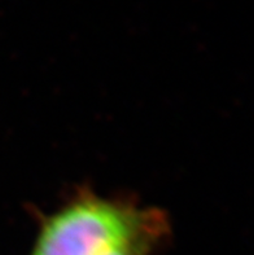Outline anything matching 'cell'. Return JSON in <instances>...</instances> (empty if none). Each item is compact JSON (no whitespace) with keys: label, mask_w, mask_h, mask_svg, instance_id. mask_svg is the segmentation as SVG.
Returning a JSON list of instances; mask_svg holds the SVG:
<instances>
[{"label":"cell","mask_w":254,"mask_h":255,"mask_svg":"<svg viewBox=\"0 0 254 255\" xmlns=\"http://www.w3.org/2000/svg\"><path fill=\"white\" fill-rule=\"evenodd\" d=\"M170 233L166 214L91 192L45 217L29 255H101L118 245Z\"/></svg>","instance_id":"obj_1"},{"label":"cell","mask_w":254,"mask_h":255,"mask_svg":"<svg viewBox=\"0 0 254 255\" xmlns=\"http://www.w3.org/2000/svg\"><path fill=\"white\" fill-rule=\"evenodd\" d=\"M165 239L160 237H144L130 243L118 245L101 255H151Z\"/></svg>","instance_id":"obj_2"}]
</instances>
